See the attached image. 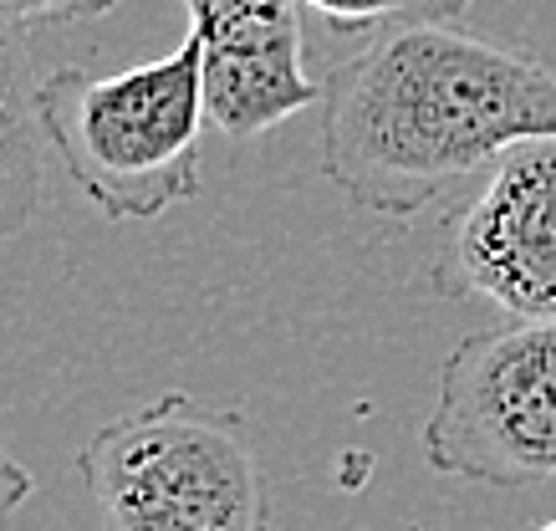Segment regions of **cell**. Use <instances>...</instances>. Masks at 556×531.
<instances>
[{
	"label": "cell",
	"mask_w": 556,
	"mask_h": 531,
	"mask_svg": "<svg viewBox=\"0 0 556 531\" xmlns=\"http://www.w3.org/2000/svg\"><path fill=\"white\" fill-rule=\"evenodd\" d=\"M536 531H556V521H546V527H536Z\"/></svg>",
	"instance_id": "obj_11"
},
{
	"label": "cell",
	"mask_w": 556,
	"mask_h": 531,
	"mask_svg": "<svg viewBox=\"0 0 556 531\" xmlns=\"http://www.w3.org/2000/svg\"><path fill=\"white\" fill-rule=\"evenodd\" d=\"M31 491H36V476L0 445V531H11V516L31 501Z\"/></svg>",
	"instance_id": "obj_10"
},
{
	"label": "cell",
	"mask_w": 556,
	"mask_h": 531,
	"mask_svg": "<svg viewBox=\"0 0 556 531\" xmlns=\"http://www.w3.org/2000/svg\"><path fill=\"white\" fill-rule=\"evenodd\" d=\"M51 154L102 220H159L200 194L204 52L185 31L169 56L123 72L56 67L41 77Z\"/></svg>",
	"instance_id": "obj_2"
},
{
	"label": "cell",
	"mask_w": 556,
	"mask_h": 531,
	"mask_svg": "<svg viewBox=\"0 0 556 531\" xmlns=\"http://www.w3.org/2000/svg\"><path fill=\"white\" fill-rule=\"evenodd\" d=\"M424 460L495 491L556 480V323L485 327L450 347L424 419Z\"/></svg>",
	"instance_id": "obj_4"
},
{
	"label": "cell",
	"mask_w": 556,
	"mask_h": 531,
	"mask_svg": "<svg viewBox=\"0 0 556 531\" xmlns=\"http://www.w3.org/2000/svg\"><path fill=\"white\" fill-rule=\"evenodd\" d=\"M118 0H0V21L31 31V26H67V21H92L113 11Z\"/></svg>",
	"instance_id": "obj_9"
},
{
	"label": "cell",
	"mask_w": 556,
	"mask_h": 531,
	"mask_svg": "<svg viewBox=\"0 0 556 531\" xmlns=\"http://www.w3.org/2000/svg\"><path fill=\"white\" fill-rule=\"evenodd\" d=\"M521 138H556V72L459 21L363 36L321 77V174L372 215H424Z\"/></svg>",
	"instance_id": "obj_1"
},
{
	"label": "cell",
	"mask_w": 556,
	"mask_h": 531,
	"mask_svg": "<svg viewBox=\"0 0 556 531\" xmlns=\"http://www.w3.org/2000/svg\"><path fill=\"white\" fill-rule=\"evenodd\" d=\"M185 16L204 52V108L215 134L245 143L321 103L296 0H185Z\"/></svg>",
	"instance_id": "obj_6"
},
{
	"label": "cell",
	"mask_w": 556,
	"mask_h": 531,
	"mask_svg": "<svg viewBox=\"0 0 556 531\" xmlns=\"http://www.w3.org/2000/svg\"><path fill=\"white\" fill-rule=\"evenodd\" d=\"M429 287L510 323H556V138H521L444 215Z\"/></svg>",
	"instance_id": "obj_5"
},
{
	"label": "cell",
	"mask_w": 556,
	"mask_h": 531,
	"mask_svg": "<svg viewBox=\"0 0 556 531\" xmlns=\"http://www.w3.org/2000/svg\"><path fill=\"white\" fill-rule=\"evenodd\" d=\"M47 128L26 31L0 21V240L21 236L47 185Z\"/></svg>",
	"instance_id": "obj_7"
},
{
	"label": "cell",
	"mask_w": 556,
	"mask_h": 531,
	"mask_svg": "<svg viewBox=\"0 0 556 531\" xmlns=\"http://www.w3.org/2000/svg\"><path fill=\"white\" fill-rule=\"evenodd\" d=\"M108 531H270L251 419L200 394H159L102 419L77 450Z\"/></svg>",
	"instance_id": "obj_3"
},
{
	"label": "cell",
	"mask_w": 556,
	"mask_h": 531,
	"mask_svg": "<svg viewBox=\"0 0 556 531\" xmlns=\"http://www.w3.org/2000/svg\"><path fill=\"white\" fill-rule=\"evenodd\" d=\"M306 11H317L332 31L378 36V31H404V26H439V21H459L470 11V0H296Z\"/></svg>",
	"instance_id": "obj_8"
}]
</instances>
